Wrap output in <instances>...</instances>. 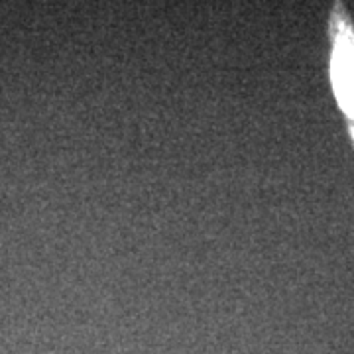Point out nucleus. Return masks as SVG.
Wrapping results in <instances>:
<instances>
[{
    "label": "nucleus",
    "mask_w": 354,
    "mask_h": 354,
    "mask_svg": "<svg viewBox=\"0 0 354 354\" xmlns=\"http://www.w3.org/2000/svg\"><path fill=\"white\" fill-rule=\"evenodd\" d=\"M329 81L337 104L344 114L354 146V22L344 2H335L327 20Z\"/></svg>",
    "instance_id": "nucleus-1"
}]
</instances>
